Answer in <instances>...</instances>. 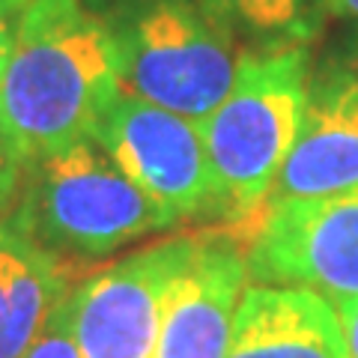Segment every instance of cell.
I'll list each match as a JSON object with an SVG mask.
<instances>
[{"instance_id":"cell-1","label":"cell","mask_w":358,"mask_h":358,"mask_svg":"<svg viewBox=\"0 0 358 358\" xmlns=\"http://www.w3.org/2000/svg\"><path fill=\"white\" fill-rule=\"evenodd\" d=\"M105 24L84 0H30L0 78V117L27 162L93 138L117 102Z\"/></svg>"},{"instance_id":"cell-2","label":"cell","mask_w":358,"mask_h":358,"mask_svg":"<svg viewBox=\"0 0 358 358\" xmlns=\"http://www.w3.org/2000/svg\"><path fill=\"white\" fill-rule=\"evenodd\" d=\"M308 48L242 51L230 93L197 122L218 182L224 227L239 236L260 218L296 147L308 102Z\"/></svg>"},{"instance_id":"cell-3","label":"cell","mask_w":358,"mask_h":358,"mask_svg":"<svg viewBox=\"0 0 358 358\" xmlns=\"http://www.w3.org/2000/svg\"><path fill=\"white\" fill-rule=\"evenodd\" d=\"M3 221L69 266L102 260L150 233L176 227L96 138L30 162Z\"/></svg>"},{"instance_id":"cell-4","label":"cell","mask_w":358,"mask_h":358,"mask_svg":"<svg viewBox=\"0 0 358 358\" xmlns=\"http://www.w3.org/2000/svg\"><path fill=\"white\" fill-rule=\"evenodd\" d=\"M105 24L126 96L200 122L230 93L242 48L197 0H84Z\"/></svg>"},{"instance_id":"cell-5","label":"cell","mask_w":358,"mask_h":358,"mask_svg":"<svg viewBox=\"0 0 358 358\" xmlns=\"http://www.w3.org/2000/svg\"><path fill=\"white\" fill-rule=\"evenodd\" d=\"M236 239L254 284L358 296V192L275 200Z\"/></svg>"},{"instance_id":"cell-6","label":"cell","mask_w":358,"mask_h":358,"mask_svg":"<svg viewBox=\"0 0 358 358\" xmlns=\"http://www.w3.org/2000/svg\"><path fill=\"white\" fill-rule=\"evenodd\" d=\"M93 138L176 227L197 218L224 221L218 182L194 120L120 93Z\"/></svg>"},{"instance_id":"cell-7","label":"cell","mask_w":358,"mask_h":358,"mask_svg":"<svg viewBox=\"0 0 358 358\" xmlns=\"http://www.w3.org/2000/svg\"><path fill=\"white\" fill-rule=\"evenodd\" d=\"M197 233L167 236L81 278L69 293L81 358H152L164 305Z\"/></svg>"},{"instance_id":"cell-8","label":"cell","mask_w":358,"mask_h":358,"mask_svg":"<svg viewBox=\"0 0 358 358\" xmlns=\"http://www.w3.org/2000/svg\"><path fill=\"white\" fill-rule=\"evenodd\" d=\"M343 192H358V54L310 72L296 147L268 203Z\"/></svg>"},{"instance_id":"cell-9","label":"cell","mask_w":358,"mask_h":358,"mask_svg":"<svg viewBox=\"0 0 358 358\" xmlns=\"http://www.w3.org/2000/svg\"><path fill=\"white\" fill-rule=\"evenodd\" d=\"M248 284L242 242L227 227L197 233L171 287L152 358H224Z\"/></svg>"},{"instance_id":"cell-10","label":"cell","mask_w":358,"mask_h":358,"mask_svg":"<svg viewBox=\"0 0 358 358\" xmlns=\"http://www.w3.org/2000/svg\"><path fill=\"white\" fill-rule=\"evenodd\" d=\"M224 358H350L326 296L296 287H245Z\"/></svg>"},{"instance_id":"cell-11","label":"cell","mask_w":358,"mask_h":358,"mask_svg":"<svg viewBox=\"0 0 358 358\" xmlns=\"http://www.w3.org/2000/svg\"><path fill=\"white\" fill-rule=\"evenodd\" d=\"M75 287V266L0 221V358H21Z\"/></svg>"},{"instance_id":"cell-12","label":"cell","mask_w":358,"mask_h":358,"mask_svg":"<svg viewBox=\"0 0 358 358\" xmlns=\"http://www.w3.org/2000/svg\"><path fill=\"white\" fill-rule=\"evenodd\" d=\"M206 15L245 51L308 48L329 21L326 0H197Z\"/></svg>"},{"instance_id":"cell-13","label":"cell","mask_w":358,"mask_h":358,"mask_svg":"<svg viewBox=\"0 0 358 358\" xmlns=\"http://www.w3.org/2000/svg\"><path fill=\"white\" fill-rule=\"evenodd\" d=\"M21 358H81L72 334V313H69V296L63 299V305L51 313L48 326L33 341L30 350Z\"/></svg>"},{"instance_id":"cell-14","label":"cell","mask_w":358,"mask_h":358,"mask_svg":"<svg viewBox=\"0 0 358 358\" xmlns=\"http://www.w3.org/2000/svg\"><path fill=\"white\" fill-rule=\"evenodd\" d=\"M27 164H30L27 155L21 152L15 138L6 129L3 117H0V221L15 206L21 182H24V173H27Z\"/></svg>"},{"instance_id":"cell-15","label":"cell","mask_w":358,"mask_h":358,"mask_svg":"<svg viewBox=\"0 0 358 358\" xmlns=\"http://www.w3.org/2000/svg\"><path fill=\"white\" fill-rule=\"evenodd\" d=\"M27 3L30 0H0V78H3L6 60L13 54L18 24H21V15H24Z\"/></svg>"},{"instance_id":"cell-16","label":"cell","mask_w":358,"mask_h":358,"mask_svg":"<svg viewBox=\"0 0 358 358\" xmlns=\"http://www.w3.org/2000/svg\"><path fill=\"white\" fill-rule=\"evenodd\" d=\"M329 305L338 313L346 350L350 358H358V296H341V299H329Z\"/></svg>"},{"instance_id":"cell-17","label":"cell","mask_w":358,"mask_h":358,"mask_svg":"<svg viewBox=\"0 0 358 358\" xmlns=\"http://www.w3.org/2000/svg\"><path fill=\"white\" fill-rule=\"evenodd\" d=\"M329 18H358V0H326Z\"/></svg>"}]
</instances>
